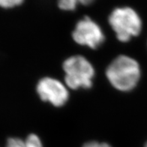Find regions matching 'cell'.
I'll list each match as a JSON object with an SVG mask.
<instances>
[{
    "label": "cell",
    "mask_w": 147,
    "mask_h": 147,
    "mask_svg": "<svg viewBox=\"0 0 147 147\" xmlns=\"http://www.w3.org/2000/svg\"><path fill=\"white\" fill-rule=\"evenodd\" d=\"M106 76L115 89L129 92L136 87L140 79V67L134 59L120 55L109 65Z\"/></svg>",
    "instance_id": "obj_1"
},
{
    "label": "cell",
    "mask_w": 147,
    "mask_h": 147,
    "mask_svg": "<svg viewBox=\"0 0 147 147\" xmlns=\"http://www.w3.org/2000/svg\"><path fill=\"white\" fill-rule=\"evenodd\" d=\"M62 68L65 73V84L70 89H89L92 86L95 69L85 57L80 55L71 56L63 62Z\"/></svg>",
    "instance_id": "obj_2"
},
{
    "label": "cell",
    "mask_w": 147,
    "mask_h": 147,
    "mask_svg": "<svg viewBox=\"0 0 147 147\" xmlns=\"http://www.w3.org/2000/svg\"><path fill=\"white\" fill-rule=\"evenodd\" d=\"M109 23L121 42H128L138 36L142 29V21L137 12L130 7L117 8L109 17Z\"/></svg>",
    "instance_id": "obj_3"
},
{
    "label": "cell",
    "mask_w": 147,
    "mask_h": 147,
    "mask_svg": "<svg viewBox=\"0 0 147 147\" xmlns=\"http://www.w3.org/2000/svg\"><path fill=\"white\" fill-rule=\"evenodd\" d=\"M72 38L78 45L88 46L92 49L98 47L105 40L101 27L89 17H85L77 23Z\"/></svg>",
    "instance_id": "obj_4"
},
{
    "label": "cell",
    "mask_w": 147,
    "mask_h": 147,
    "mask_svg": "<svg viewBox=\"0 0 147 147\" xmlns=\"http://www.w3.org/2000/svg\"><path fill=\"white\" fill-rule=\"evenodd\" d=\"M37 92L43 101H47L55 107H62L67 102L69 92L64 84L52 78H44L37 84Z\"/></svg>",
    "instance_id": "obj_5"
},
{
    "label": "cell",
    "mask_w": 147,
    "mask_h": 147,
    "mask_svg": "<svg viewBox=\"0 0 147 147\" xmlns=\"http://www.w3.org/2000/svg\"><path fill=\"white\" fill-rule=\"evenodd\" d=\"M6 147H43V145L38 136L30 134L24 140L17 138H9Z\"/></svg>",
    "instance_id": "obj_6"
},
{
    "label": "cell",
    "mask_w": 147,
    "mask_h": 147,
    "mask_svg": "<svg viewBox=\"0 0 147 147\" xmlns=\"http://www.w3.org/2000/svg\"><path fill=\"white\" fill-rule=\"evenodd\" d=\"M79 1L77 0H61L58 2V6L60 9L64 11H73L76 8Z\"/></svg>",
    "instance_id": "obj_7"
},
{
    "label": "cell",
    "mask_w": 147,
    "mask_h": 147,
    "mask_svg": "<svg viewBox=\"0 0 147 147\" xmlns=\"http://www.w3.org/2000/svg\"><path fill=\"white\" fill-rule=\"evenodd\" d=\"M22 3H23V0H0V7L8 9L20 5Z\"/></svg>",
    "instance_id": "obj_8"
},
{
    "label": "cell",
    "mask_w": 147,
    "mask_h": 147,
    "mask_svg": "<svg viewBox=\"0 0 147 147\" xmlns=\"http://www.w3.org/2000/svg\"><path fill=\"white\" fill-rule=\"evenodd\" d=\"M83 147H111L108 143H99L97 141L88 142L83 145Z\"/></svg>",
    "instance_id": "obj_9"
},
{
    "label": "cell",
    "mask_w": 147,
    "mask_h": 147,
    "mask_svg": "<svg viewBox=\"0 0 147 147\" xmlns=\"http://www.w3.org/2000/svg\"><path fill=\"white\" fill-rule=\"evenodd\" d=\"M79 2L84 5H87L89 4H91L92 1H91V0H81V1H79Z\"/></svg>",
    "instance_id": "obj_10"
},
{
    "label": "cell",
    "mask_w": 147,
    "mask_h": 147,
    "mask_svg": "<svg viewBox=\"0 0 147 147\" xmlns=\"http://www.w3.org/2000/svg\"><path fill=\"white\" fill-rule=\"evenodd\" d=\"M145 147H147V143H146V145H145Z\"/></svg>",
    "instance_id": "obj_11"
}]
</instances>
